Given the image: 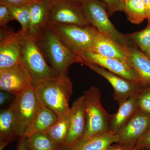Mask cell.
<instances>
[{"label": "cell", "instance_id": "obj_33", "mask_svg": "<svg viewBox=\"0 0 150 150\" xmlns=\"http://www.w3.org/2000/svg\"><path fill=\"white\" fill-rule=\"evenodd\" d=\"M106 150H139L134 147L121 144L119 143H115L110 145Z\"/></svg>", "mask_w": 150, "mask_h": 150}, {"label": "cell", "instance_id": "obj_28", "mask_svg": "<svg viewBox=\"0 0 150 150\" xmlns=\"http://www.w3.org/2000/svg\"><path fill=\"white\" fill-rule=\"evenodd\" d=\"M105 6L108 15L118 11H124L125 0H98Z\"/></svg>", "mask_w": 150, "mask_h": 150}, {"label": "cell", "instance_id": "obj_18", "mask_svg": "<svg viewBox=\"0 0 150 150\" xmlns=\"http://www.w3.org/2000/svg\"><path fill=\"white\" fill-rule=\"evenodd\" d=\"M93 52L105 57L127 62L126 50L100 33L97 30L94 37Z\"/></svg>", "mask_w": 150, "mask_h": 150}, {"label": "cell", "instance_id": "obj_5", "mask_svg": "<svg viewBox=\"0 0 150 150\" xmlns=\"http://www.w3.org/2000/svg\"><path fill=\"white\" fill-rule=\"evenodd\" d=\"M11 106L14 133L18 137H26L40 106L33 86L16 96Z\"/></svg>", "mask_w": 150, "mask_h": 150}, {"label": "cell", "instance_id": "obj_37", "mask_svg": "<svg viewBox=\"0 0 150 150\" xmlns=\"http://www.w3.org/2000/svg\"><path fill=\"white\" fill-rule=\"evenodd\" d=\"M144 53V54H145V55H146L150 60V47L148 48L146 51H145Z\"/></svg>", "mask_w": 150, "mask_h": 150}, {"label": "cell", "instance_id": "obj_16", "mask_svg": "<svg viewBox=\"0 0 150 150\" xmlns=\"http://www.w3.org/2000/svg\"><path fill=\"white\" fill-rule=\"evenodd\" d=\"M52 0H36L30 4V23L28 33L36 36L48 24Z\"/></svg>", "mask_w": 150, "mask_h": 150}, {"label": "cell", "instance_id": "obj_23", "mask_svg": "<svg viewBox=\"0 0 150 150\" xmlns=\"http://www.w3.org/2000/svg\"><path fill=\"white\" fill-rule=\"evenodd\" d=\"M26 137L30 150H61L66 148L54 143L46 132H36Z\"/></svg>", "mask_w": 150, "mask_h": 150}, {"label": "cell", "instance_id": "obj_6", "mask_svg": "<svg viewBox=\"0 0 150 150\" xmlns=\"http://www.w3.org/2000/svg\"><path fill=\"white\" fill-rule=\"evenodd\" d=\"M86 128L83 139L110 131L111 115L103 108L98 88L91 86L84 92Z\"/></svg>", "mask_w": 150, "mask_h": 150}, {"label": "cell", "instance_id": "obj_25", "mask_svg": "<svg viewBox=\"0 0 150 150\" xmlns=\"http://www.w3.org/2000/svg\"><path fill=\"white\" fill-rule=\"evenodd\" d=\"M30 4L20 6H7L13 18L20 23L23 30L27 32H28L30 26Z\"/></svg>", "mask_w": 150, "mask_h": 150}, {"label": "cell", "instance_id": "obj_13", "mask_svg": "<svg viewBox=\"0 0 150 150\" xmlns=\"http://www.w3.org/2000/svg\"><path fill=\"white\" fill-rule=\"evenodd\" d=\"M79 56L83 64L84 61L90 62L127 79L143 83L139 75L126 61L105 57L91 51L83 52Z\"/></svg>", "mask_w": 150, "mask_h": 150}, {"label": "cell", "instance_id": "obj_3", "mask_svg": "<svg viewBox=\"0 0 150 150\" xmlns=\"http://www.w3.org/2000/svg\"><path fill=\"white\" fill-rule=\"evenodd\" d=\"M81 6L87 20L100 33L125 50L134 44L112 24L105 6L101 2L98 0H84Z\"/></svg>", "mask_w": 150, "mask_h": 150}, {"label": "cell", "instance_id": "obj_1", "mask_svg": "<svg viewBox=\"0 0 150 150\" xmlns=\"http://www.w3.org/2000/svg\"><path fill=\"white\" fill-rule=\"evenodd\" d=\"M33 86L41 105L52 110L59 118L71 113L69 101L73 93V84L68 74L41 81Z\"/></svg>", "mask_w": 150, "mask_h": 150}, {"label": "cell", "instance_id": "obj_4", "mask_svg": "<svg viewBox=\"0 0 150 150\" xmlns=\"http://www.w3.org/2000/svg\"><path fill=\"white\" fill-rule=\"evenodd\" d=\"M19 62L29 73L33 85L59 76L46 62L36 43L35 37L28 32L25 33L23 39Z\"/></svg>", "mask_w": 150, "mask_h": 150}, {"label": "cell", "instance_id": "obj_32", "mask_svg": "<svg viewBox=\"0 0 150 150\" xmlns=\"http://www.w3.org/2000/svg\"><path fill=\"white\" fill-rule=\"evenodd\" d=\"M135 148L139 150L142 149L150 150V129L138 142Z\"/></svg>", "mask_w": 150, "mask_h": 150}, {"label": "cell", "instance_id": "obj_39", "mask_svg": "<svg viewBox=\"0 0 150 150\" xmlns=\"http://www.w3.org/2000/svg\"><path fill=\"white\" fill-rule=\"evenodd\" d=\"M140 150H147L145 149H141Z\"/></svg>", "mask_w": 150, "mask_h": 150}, {"label": "cell", "instance_id": "obj_17", "mask_svg": "<svg viewBox=\"0 0 150 150\" xmlns=\"http://www.w3.org/2000/svg\"><path fill=\"white\" fill-rule=\"evenodd\" d=\"M127 62L141 78L142 83H150V60L134 43L126 50Z\"/></svg>", "mask_w": 150, "mask_h": 150}, {"label": "cell", "instance_id": "obj_21", "mask_svg": "<svg viewBox=\"0 0 150 150\" xmlns=\"http://www.w3.org/2000/svg\"><path fill=\"white\" fill-rule=\"evenodd\" d=\"M55 112L40 105L31 129L27 136L36 132H46L59 119Z\"/></svg>", "mask_w": 150, "mask_h": 150}, {"label": "cell", "instance_id": "obj_2", "mask_svg": "<svg viewBox=\"0 0 150 150\" xmlns=\"http://www.w3.org/2000/svg\"><path fill=\"white\" fill-rule=\"evenodd\" d=\"M43 57L58 76L68 74V69L74 63L83 60L68 48L48 25L35 37Z\"/></svg>", "mask_w": 150, "mask_h": 150}, {"label": "cell", "instance_id": "obj_27", "mask_svg": "<svg viewBox=\"0 0 150 150\" xmlns=\"http://www.w3.org/2000/svg\"><path fill=\"white\" fill-rule=\"evenodd\" d=\"M139 109L150 114V83L142 84L138 94Z\"/></svg>", "mask_w": 150, "mask_h": 150}, {"label": "cell", "instance_id": "obj_14", "mask_svg": "<svg viewBox=\"0 0 150 150\" xmlns=\"http://www.w3.org/2000/svg\"><path fill=\"white\" fill-rule=\"evenodd\" d=\"M69 131L65 143L66 148H72L83 139L86 128L84 97L81 96L73 103L71 108Z\"/></svg>", "mask_w": 150, "mask_h": 150}, {"label": "cell", "instance_id": "obj_34", "mask_svg": "<svg viewBox=\"0 0 150 150\" xmlns=\"http://www.w3.org/2000/svg\"><path fill=\"white\" fill-rule=\"evenodd\" d=\"M18 144L17 150H30L26 137H20Z\"/></svg>", "mask_w": 150, "mask_h": 150}, {"label": "cell", "instance_id": "obj_24", "mask_svg": "<svg viewBox=\"0 0 150 150\" xmlns=\"http://www.w3.org/2000/svg\"><path fill=\"white\" fill-rule=\"evenodd\" d=\"M124 12L128 20L133 24H141L146 19L144 0H125Z\"/></svg>", "mask_w": 150, "mask_h": 150}, {"label": "cell", "instance_id": "obj_7", "mask_svg": "<svg viewBox=\"0 0 150 150\" xmlns=\"http://www.w3.org/2000/svg\"><path fill=\"white\" fill-rule=\"evenodd\" d=\"M62 42L80 56L84 52L93 50V41L96 29L92 25L81 26L75 25H48Z\"/></svg>", "mask_w": 150, "mask_h": 150}, {"label": "cell", "instance_id": "obj_29", "mask_svg": "<svg viewBox=\"0 0 150 150\" xmlns=\"http://www.w3.org/2000/svg\"><path fill=\"white\" fill-rule=\"evenodd\" d=\"M8 7L5 5L0 4V26L1 28L7 27L9 22L13 20Z\"/></svg>", "mask_w": 150, "mask_h": 150}, {"label": "cell", "instance_id": "obj_31", "mask_svg": "<svg viewBox=\"0 0 150 150\" xmlns=\"http://www.w3.org/2000/svg\"><path fill=\"white\" fill-rule=\"evenodd\" d=\"M36 0H0V4L8 6H20L28 5Z\"/></svg>", "mask_w": 150, "mask_h": 150}, {"label": "cell", "instance_id": "obj_8", "mask_svg": "<svg viewBox=\"0 0 150 150\" xmlns=\"http://www.w3.org/2000/svg\"><path fill=\"white\" fill-rule=\"evenodd\" d=\"M48 24L91 25L86 19L81 5L66 0H52Z\"/></svg>", "mask_w": 150, "mask_h": 150}, {"label": "cell", "instance_id": "obj_9", "mask_svg": "<svg viewBox=\"0 0 150 150\" xmlns=\"http://www.w3.org/2000/svg\"><path fill=\"white\" fill-rule=\"evenodd\" d=\"M25 31L18 32L8 27L0 30V69L13 67L19 63L22 43Z\"/></svg>", "mask_w": 150, "mask_h": 150}, {"label": "cell", "instance_id": "obj_38", "mask_svg": "<svg viewBox=\"0 0 150 150\" xmlns=\"http://www.w3.org/2000/svg\"><path fill=\"white\" fill-rule=\"evenodd\" d=\"M61 150H72V148H64Z\"/></svg>", "mask_w": 150, "mask_h": 150}, {"label": "cell", "instance_id": "obj_35", "mask_svg": "<svg viewBox=\"0 0 150 150\" xmlns=\"http://www.w3.org/2000/svg\"><path fill=\"white\" fill-rule=\"evenodd\" d=\"M146 13V19L148 23H150V0H144Z\"/></svg>", "mask_w": 150, "mask_h": 150}, {"label": "cell", "instance_id": "obj_11", "mask_svg": "<svg viewBox=\"0 0 150 150\" xmlns=\"http://www.w3.org/2000/svg\"><path fill=\"white\" fill-rule=\"evenodd\" d=\"M33 86L32 78L20 63L0 69V89L16 96Z\"/></svg>", "mask_w": 150, "mask_h": 150}, {"label": "cell", "instance_id": "obj_26", "mask_svg": "<svg viewBox=\"0 0 150 150\" xmlns=\"http://www.w3.org/2000/svg\"><path fill=\"white\" fill-rule=\"evenodd\" d=\"M126 36L140 50L144 52L150 47V23H148L147 27L139 32L126 34Z\"/></svg>", "mask_w": 150, "mask_h": 150}, {"label": "cell", "instance_id": "obj_36", "mask_svg": "<svg viewBox=\"0 0 150 150\" xmlns=\"http://www.w3.org/2000/svg\"><path fill=\"white\" fill-rule=\"evenodd\" d=\"M66 1L72 2L79 4H80L81 5L82 4L84 0H66Z\"/></svg>", "mask_w": 150, "mask_h": 150}, {"label": "cell", "instance_id": "obj_20", "mask_svg": "<svg viewBox=\"0 0 150 150\" xmlns=\"http://www.w3.org/2000/svg\"><path fill=\"white\" fill-rule=\"evenodd\" d=\"M13 117L11 106L4 108L0 113V150H3L18 137L14 133Z\"/></svg>", "mask_w": 150, "mask_h": 150}, {"label": "cell", "instance_id": "obj_12", "mask_svg": "<svg viewBox=\"0 0 150 150\" xmlns=\"http://www.w3.org/2000/svg\"><path fill=\"white\" fill-rule=\"evenodd\" d=\"M150 129V114L139 109L117 134L118 143L134 147Z\"/></svg>", "mask_w": 150, "mask_h": 150}, {"label": "cell", "instance_id": "obj_15", "mask_svg": "<svg viewBox=\"0 0 150 150\" xmlns=\"http://www.w3.org/2000/svg\"><path fill=\"white\" fill-rule=\"evenodd\" d=\"M138 93L119 105L117 112L111 115L110 131L117 134L139 109Z\"/></svg>", "mask_w": 150, "mask_h": 150}, {"label": "cell", "instance_id": "obj_30", "mask_svg": "<svg viewBox=\"0 0 150 150\" xmlns=\"http://www.w3.org/2000/svg\"><path fill=\"white\" fill-rule=\"evenodd\" d=\"M15 96L11 93L8 92L1 90L0 91V106L1 108H4L10 103L12 104Z\"/></svg>", "mask_w": 150, "mask_h": 150}, {"label": "cell", "instance_id": "obj_22", "mask_svg": "<svg viewBox=\"0 0 150 150\" xmlns=\"http://www.w3.org/2000/svg\"><path fill=\"white\" fill-rule=\"evenodd\" d=\"M71 118V113L59 118L46 132L48 137L54 143L62 146L65 147L69 131Z\"/></svg>", "mask_w": 150, "mask_h": 150}, {"label": "cell", "instance_id": "obj_10", "mask_svg": "<svg viewBox=\"0 0 150 150\" xmlns=\"http://www.w3.org/2000/svg\"><path fill=\"white\" fill-rule=\"evenodd\" d=\"M83 64L102 76L111 84L114 90L113 97L119 105L139 92L142 83L127 79L90 62L84 61Z\"/></svg>", "mask_w": 150, "mask_h": 150}, {"label": "cell", "instance_id": "obj_19", "mask_svg": "<svg viewBox=\"0 0 150 150\" xmlns=\"http://www.w3.org/2000/svg\"><path fill=\"white\" fill-rule=\"evenodd\" d=\"M118 142V135L109 131L81 140L72 149V150H106L110 145Z\"/></svg>", "mask_w": 150, "mask_h": 150}]
</instances>
